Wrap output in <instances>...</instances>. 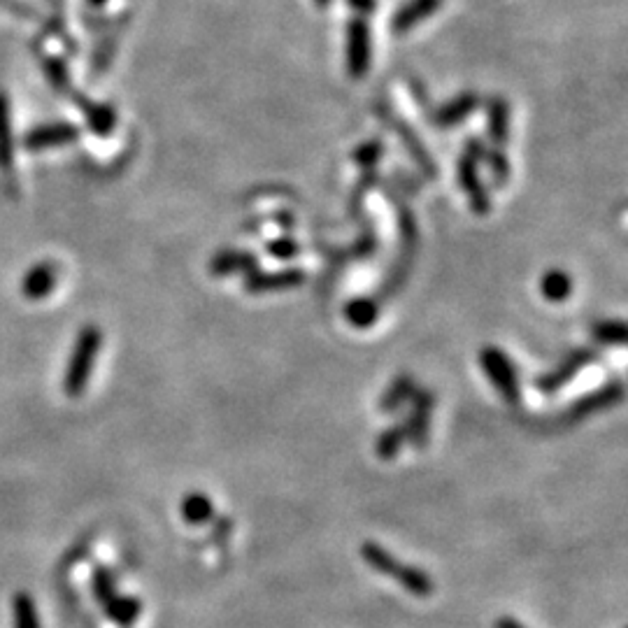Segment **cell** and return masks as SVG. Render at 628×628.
Instances as JSON below:
<instances>
[{
    "label": "cell",
    "instance_id": "1",
    "mask_svg": "<svg viewBox=\"0 0 628 628\" xmlns=\"http://www.w3.org/2000/svg\"><path fill=\"white\" fill-rule=\"evenodd\" d=\"M387 194H389L391 203H394V208H396L398 235H401V249H398V261H396L394 270H391L389 280L380 287V296L382 298L396 294V291L403 287V282L408 280L412 261H415L417 249H419V228H417L415 212L410 210V205L405 203V198L398 194L394 187H387Z\"/></svg>",
    "mask_w": 628,
    "mask_h": 628
},
{
    "label": "cell",
    "instance_id": "2",
    "mask_svg": "<svg viewBox=\"0 0 628 628\" xmlns=\"http://www.w3.org/2000/svg\"><path fill=\"white\" fill-rule=\"evenodd\" d=\"M103 345V333L101 328L89 324L84 326L80 335H77L73 354L68 359L66 377H63V389H66L68 396H82L84 389L94 375V366L98 359V352H101Z\"/></svg>",
    "mask_w": 628,
    "mask_h": 628
},
{
    "label": "cell",
    "instance_id": "3",
    "mask_svg": "<svg viewBox=\"0 0 628 628\" xmlns=\"http://www.w3.org/2000/svg\"><path fill=\"white\" fill-rule=\"evenodd\" d=\"M480 366L503 401L517 408L522 403V380H519V370L510 356L501 347L487 345L480 352Z\"/></svg>",
    "mask_w": 628,
    "mask_h": 628
},
{
    "label": "cell",
    "instance_id": "4",
    "mask_svg": "<svg viewBox=\"0 0 628 628\" xmlns=\"http://www.w3.org/2000/svg\"><path fill=\"white\" fill-rule=\"evenodd\" d=\"M373 66V33L368 19L354 17L345 26V70L352 80H363Z\"/></svg>",
    "mask_w": 628,
    "mask_h": 628
},
{
    "label": "cell",
    "instance_id": "5",
    "mask_svg": "<svg viewBox=\"0 0 628 628\" xmlns=\"http://www.w3.org/2000/svg\"><path fill=\"white\" fill-rule=\"evenodd\" d=\"M601 356H598L596 349L591 347H577L573 352L566 354L561 359V363L556 368L549 370V373H542L540 377H535L533 387L540 391V394L552 396L556 391H561L566 384L573 380V377L580 375L582 368H587L589 363H596Z\"/></svg>",
    "mask_w": 628,
    "mask_h": 628
},
{
    "label": "cell",
    "instance_id": "6",
    "mask_svg": "<svg viewBox=\"0 0 628 628\" xmlns=\"http://www.w3.org/2000/svg\"><path fill=\"white\" fill-rule=\"evenodd\" d=\"M375 114L382 121H387V124L391 126V131H394L398 138L403 140V145L408 147L410 156H412V159H415V163L421 168V173H424L426 177H431V180H435V175H438V168H435L433 156L428 154V149L424 147V142H421L419 135L412 131L408 121H403L401 117H398V114H394V110H391L389 105H382V103H377Z\"/></svg>",
    "mask_w": 628,
    "mask_h": 628
},
{
    "label": "cell",
    "instance_id": "7",
    "mask_svg": "<svg viewBox=\"0 0 628 628\" xmlns=\"http://www.w3.org/2000/svg\"><path fill=\"white\" fill-rule=\"evenodd\" d=\"M435 408V396L431 389L417 387L410 398V415L405 419V433L408 442L415 449H426L428 438H431V419Z\"/></svg>",
    "mask_w": 628,
    "mask_h": 628
},
{
    "label": "cell",
    "instance_id": "8",
    "mask_svg": "<svg viewBox=\"0 0 628 628\" xmlns=\"http://www.w3.org/2000/svg\"><path fill=\"white\" fill-rule=\"evenodd\" d=\"M308 275L303 268H280V270H261L256 268L252 273L245 275L242 280V289L252 296L270 294V291H287L296 289L305 284Z\"/></svg>",
    "mask_w": 628,
    "mask_h": 628
},
{
    "label": "cell",
    "instance_id": "9",
    "mask_svg": "<svg viewBox=\"0 0 628 628\" xmlns=\"http://www.w3.org/2000/svg\"><path fill=\"white\" fill-rule=\"evenodd\" d=\"M480 166H482L480 161H475V159H470V156L461 154L459 163H456V177H459L461 191L468 196L470 210H473L475 214H480V217H484V214L491 212V196H489L487 184L482 182Z\"/></svg>",
    "mask_w": 628,
    "mask_h": 628
},
{
    "label": "cell",
    "instance_id": "10",
    "mask_svg": "<svg viewBox=\"0 0 628 628\" xmlns=\"http://www.w3.org/2000/svg\"><path fill=\"white\" fill-rule=\"evenodd\" d=\"M480 103L482 98L477 91H461V94L449 98L447 103L433 107L428 112V119L438 131H449V128H456L461 121H466L475 110H480Z\"/></svg>",
    "mask_w": 628,
    "mask_h": 628
},
{
    "label": "cell",
    "instance_id": "11",
    "mask_svg": "<svg viewBox=\"0 0 628 628\" xmlns=\"http://www.w3.org/2000/svg\"><path fill=\"white\" fill-rule=\"evenodd\" d=\"M622 398H624L622 380H612L608 384H603L601 389L591 391V394L582 396L580 401H575L573 405H570L568 412H566V419L568 421H580V419H587L591 415H598V412L615 408L617 403H622Z\"/></svg>",
    "mask_w": 628,
    "mask_h": 628
},
{
    "label": "cell",
    "instance_id": "12",
    "mask_svg": "<svg viewBox=\"0 0 628 628\" xmlns=\"http://www.w3.org/2000/svg\"><path fill=\"white\" fill-rule=\"evenodd\" d=\"M75 140H80V126L70 124V121H59V124H45L28 131L24 135V147L28 152H45V149L66 147Z\"/></svg>",
    "mask_w": 628,
    "mask_h": 628
},
{
    "label": "cell",
    "instance_id": "13",
    "mask_svg": "<svg viewBox=\"0 0 628 628\" xmlns=\"http://www.w3.org/2000/svg\"><path fill=\"white\" fill-rule=\"evenodd\" d=\"M259 268V256L249 249H235V247H226L219 249V252L212 254L210 259V275L212 277H231V275H247L252 270Z\"/></svg>",
    "mask_w": 628,
    "mask_h": 628
},
{
    "label": "cell",
    "instance_id": "14",
    "mask_svg": "<svg viewBox=\"0 0 628 628\" xmlns=\"http://www.w3.org/2000/svg\"><path fill=\"white\" fill-rule=\"evenodd\" d=\"M442 0H408L398 7L394 17H391V31L396 35H405L412 31L421 21L431 19L435 12L440 10Z\"/></svg>",
    "mask_w": 628,
    "mask_h": 628
},
{
    "label": "cell",
    "instance_id": "15",
    "mask_svg": "<svg viewBox=\"0 0 628 628\" xmlns=\"http://www.w3.org/2000/svg\"><path fill=\"white\" fill-rule=\"evenodd\" d=\"M487 135L491 147L508 145L510 138V103L503 96H491L487 103Z\"/></svg>",
    "mask_w": 628,
    "mask_h": 628
},
{
    "label": "cell",
    "instance_id": "16",
    "mask_svg": "<svg viewBox=\"0 0 628 628\" xmlns=\"http://www.w3.org/2000/svg\"><path fill=\"white\" fill-rule=\"evenodd\" d=\"M56 280H59V275H56L54 263L42 261L38 263V266H33L31 270H28L24 282H21V291H24V296L28 298V301H42V298H47L49 294H52L56 287Z\"/></svg>",
    "mask_w": 628,
    "mask_h": 628
},
{
    "label": "cell",
    "instance_id": "17",
    "mask_svg": "<svg viewBox=\"0 0 628 628\" xmlns=\"http://www.w3.org/2000/svg\"><path fill=\"white\" fill-rule=\"evenodd\" d=\"M75 103L80 105L82 114L87 117V124L91 131H94L96 135H101V138L112 135L114 126H117V112H114V107L110 103H96L84 96H75Z\"/></svg>",
    "mask_w": 628,
    "mask_h": 628
},
{
    "label": "cell",
    "instance_id": "18",
    "mask_svg": "<svg viewBox=\"0 0 628 628\" xmlns=\"http://www.w3.org/2000/svg\"><path fill=\"white\" fill-rule=\"evenodd\" d=\"M417 382L410 373H401L394 377V382L384 389V394L380 396V412L382 415H394V412L403 410L405 403H410L412 394H415Z\"/></svg>",
    "mask_w": 628,
    "mask_h": 628
},
{
    "label": "cell",
    "instance_id": "19",
    "mask_svg": "<svg viewBox=\"0 0 628 628\" xmlns=\"http://www.w3.org/2000/svg\"><path fill=\"white\" fill-rule=\"evenodd\" d=\"M394 580L415 598H428V596H433V591H435L433 577L428 575L424 568L412 566V563H401L396 570Z\"/></svg>",
    "mask_w": 628,
    "mask_h": 628
},
{
    "label": "cell",
    "instance_id": "20",
    "mask_svg": "<svg viewBox=\"0 0 628 628\" xmlns=\"http://www.w3.org/2000/svg\"><path fill=\"white\" fill-rule=\"evenodd\" d=\"M575 282L563 268H549L540 280V294L549 303H563L573 294Z\"/></svg>",
    "mask_w": 628,
    "mask_h": 628
},
{
    "label": "cell",
    "instance_id": "21",
    "mask_svg": "<svg viewBox=\"0 0 628 628\" xmlns=\"http://www.w3.org/2000/svg\"><path fill=\"white\" fill-rule=\"evenodd\" d=\"M182 519L191 526H203L212 522L214 517V505L210 501V496L205 491H189L187 496L182 498L180 503Z\"/></svg>",
    "mask_w": 628,
    "mask_h": 628
},
{
    "label": "cell",
    "instance_id": "22",
    "mask_svg": "<svg viewBox=\"0 0 628 628\" xmlns=\"http://www.w3.org/2000/svg\"><path fill=\"white\" fill-rule=\"evenodd\" d=\"M361 559H363V563H366V566L373 568L375 573H380L384 577H391V580H394L396 570H398V566H401V561H398L387 547H382L380 542H373V540H366L361 545Z\"/></svg>",
    "mask_w": 628,
    "mask_h": 628
},
{
    "label": "cell",
    "instance_id": "23",
    "mask_svg": "<svg viewBox=\"0 0 628 628\" xmlns=\"http://www.w3.org/2000/svg\"><path fill=\"white\" fill-rule=\"evenodd\" d=\"M380 317V303L373 296H359L352 298L345 305V319L354 328H370Z\"/></svg>",
    "mask_w": 628,
    "mask_h": 628
},
{
    "label": "cell",
    "instance_id": "24",
    "mask_svg": "<svg viewBox=\"0 0 628 628\" xmlns=\"http://www.w3.org/2000/svg\"><path fill=\"white\" fill-rule=\"evenodd\" d=\"M408 442V433H405V421H396L394 426L384 428V431L377 435L375 440V454L380 456L382 461H391L401 454V449Z\"/></svg>",
    "mask_w": 628,
    "mask_h": 628
},
{
    "label": "cell",
    "instance_id": "25",
    "mask_svg": "<svg viewBox=\"0 0 628 628\" xmlns=\"http://www.w3.org/2000/svg\"><path fill=\"white\" fill-rule=\"evenodd\" d=\"M14 168V140L10 126V103L0 91V170L12 173Z\"/></svg>",
    "mask_w": 628,
    "mask_h": 628
},
{
    "label": "cell",
    "instance_id": "26",
    "mask_svg": "<svg viewBox=\"0 0 628 628\" xmlns=\"http://www.w3.org/2000/svg\"><path fill=\"white\" fill-rule=\"evenodd\" d=\"M380 173L375 170H363L361 173V180L354 184V189L349 191V203H347V210L349 214H352L354 219H359L363 214V205H366V198L370 191H373L377 184H380Z\"/></svg>",
    "mask_w": 628,
    "mask_h": 628
},
{
    "label": "cell",
    "instance_id": "27",
    "mask_svg": "<svg viewBox=\"0 0 628 628\" xmlns=\"http://www.w3.org/2000/svg\"><path fill=\"white\" fill-rule=\"evenodd\" d=\"M384 154H387V147H384V142L380 138H370V140L359 142V145L354 147L352 161L361 170H375L377 163L384 159Z\"/></svg>",
    "mask_w": 628,
    "mask_h": 628
},
{
    "label": "cell",
    "instance_id": "28",
    "mask_svg": "<svg viewBox=\"0 0 628 628\" xmlns=\"http://www.w3.org/2000/svg\"><path fill=\"white\" fill-rule=\"evenodd\" d=\"M482 163H487L489 175H491V180H494L496 189H503L505 184L510 182L512 168H510V159H508V154H505L503 147L487 149V154H484Z\"/></svg>",
    "mask_w": 628,
    "mask_h": 628
},
{
    "label": "cell",
    "instance_id": "29",
    "mask_svg": "<svg viewBox=\"0 0 628 628\" xmlns=\"http://www.w3.org/2000/svg\"><path fill=\"white\" fill-rule=\"evenodd\" d=\"M591 335H594L596 342H601V345L622 347L626 342V324L622 319H603L594 324Z\"/></svg>",
    "mask_w": 628,
    "mask_h": 628
},
{
    "label": "cell",
    "instance_id": "30",
    "mask_svg": "<svg viewBox=\"0 0 628 628\" xmlns=\"http://www.w3.org/2000/svg\"><path fill=\"white\" fill-rule=\"evenodd\" d=\"M107 612H110L114 622H119L121 626H128L135 617L140 615V603L135 598H112L110 605H107Z\"/></svg>",
    "mask_w": 628,
    "mask_h": 628
},
{
    "label": "cell",
    "instance_id": "31",
    "mask_svg": "<svg viewBox=\"0 0 628 628\" xmlns=\"http://www.w3.org/2000/svg\"><path fill=\"white\" fill-rule=\"evenodd\" d=\"M266 252L277 261H291L301 254V245H298V240L291 238V235H282V238L266 242Z\"/></svg>",
    "mask_w": 628,
    "mask_h": 628
},
{
    "label": "cell",
    "instance_id": "32",
    "mask_svg": "<svg viewBox=\"0 0 628 628\" xmlns=\"http://www.w3.org/2000/svg\"><path fill=\"white\" fill-rule=\"evenodd\" d=\"M377 249V233L373 221H368V226L363 228V233L359 235V240L352 245V254L356 259H370Z\"/></svg>",
    "mask_w": 628,
    "mask_h": 628
},
{
    "label": "cell",
    "instance_id": "33",
    "mask_svg": "<svg viewBox=\"0 0 628 628\" xmlns=\"http://www.w3.org/2000/svg\"><path fill=\"white\" fill-rule=\"evenodd\" d=\"M45 73L49 77V82L54 84L59 91H66V94H70V77H68V70H66V63H63L61 59H47L45 61Z\"/></svg>",
    "mask_w": 628,
    "mask_h": 628
},
{
    "label": "cell",
    "instance_id": "34",
    "mask_svg": "<svg viewBox=\"0 0 628 628\" xmlns=\"http://www.w3.org/2000/svg\"><path fill=\"white\" fill-rule=\"evenodd\" d=\"M349 10H352L356 17H370V14H375L377 10V0H345Z\"/></svg>",
    "mask_w": 628,
    "mask_h": 628
},
{
    "label": "cell",
    "instance_id": "35",
    "mask_svg": "<svg viewBox=\"0 0 628 628\" xmlns=\"http://www.w3.org/2000/svg\"><path fill=\"white\" fill-rule=\"evenodd\" d=\"M273 219H275V224L282 226L287 233L294 231V228H296V217H294V214H291V212H287V210L275 212Z\"/></svg>",
    "mask_w": 628,
    "mask_h": 628
},
{
    "label": "cell",
    "instance_id": "36",
    "mask_svg": "<svg viewBox=\"0 0 628 628\" xmlns=\"http://www.w3.org/2000/svg\"><path fill=\"white\" fill-rule=\"evenodd\" d=\"M494 628H526V626L515 617H501V619H496Z\"/></svg>",
    "mask_w": 628,
    "mask_h": 628
},
{
    "label": "cell",
    "instance_id": "37",
    "mask_svg": "<svg viewBox=\"0 0 628 628\" xmlns=\"http://www.w3.org/2000/svg\"><path fill=\"white\" fill-rule=\"evenodd\" d=\"M312 3H314V5H317V7H319V10H326V7H328V5H331V3H333V0H312Z\"/></svg>",
    "mask_w": 628,
    "mask_h": 628
},
{
    "label": "cell",
    "instance_id": "38",
    "mask_svg": "<svg viewBox=\"0 0 628 628\" xmlns=\"http://www.w3.org/2000/svg\"><path fill=\"white\" fill-rule=\"evenodd\" d=\"M89 3H91V5H96V7H101V5H105V3H107V0H89Z\"/></svg>",
    "mask_w": 628,
    "mask_h": 628
}]
</instances>
